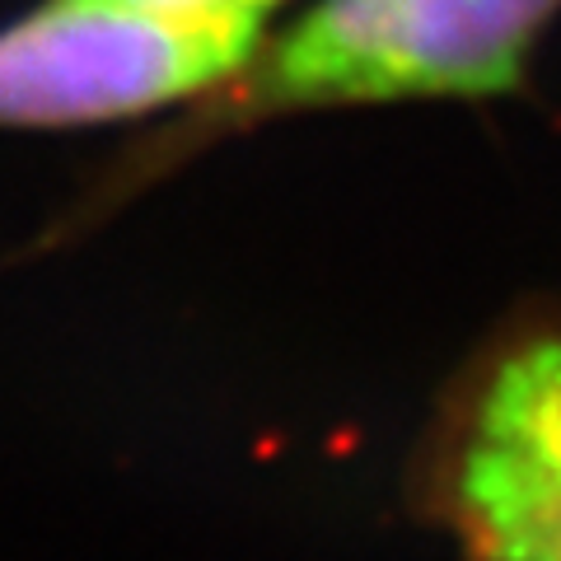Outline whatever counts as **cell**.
<instances>
[{
    "instance_id": "7a4b0ae2",
    "label": "cell",
    "mask_w": 561,
    "mask_h": 561,
    "mask_svg": "<svg viewBox=\"0 0 561 561\" xmlns=\"http://www.w3.org/2000/svg\"><path fill=\"white\" fill-rule=\"evenodd\" d=\"M445 486L478 561H561V337L524 342L491 365Z\"/></svg>"
},
{
    "instance_id": "6da1fadb",
    "label": "cell",
    "mask_w": 561,
    "mask_h": 561,
    "mask_svg": "<svg viewBox=\"0 0 561 561\" xmlns=\"http://www.w3.org/2000/svg\"><path fill=\"white\" fill-rule=\"evenodd\" d=\"M557 20L561 0H309L103 187H140L210 140L276 117L519 94Z\"/></svg>"
},
{
    "instance_id": "3957f363",
    "label": "cell",
    "mask_w": 561,
    "mask_h": 561,
    "mask_svg": "<svg viewBox=\"0 0 561 561\" xmlns=\"http://www.w3.org/2000/svg\"><path fill=\"white\" fill-rule=\"evenodd\" d=\"M140 5H160V10H179V14H210V20H239V24H257L267 28L272 14L290 0H140Z\"/></svg>"
}]
</instances>
